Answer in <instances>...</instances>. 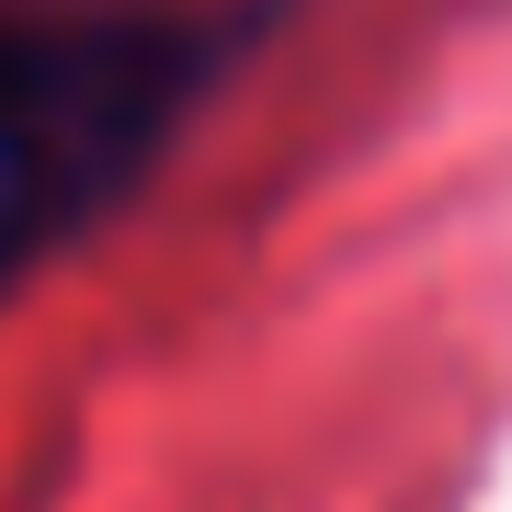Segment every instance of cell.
Returning <instances> with one entry per match:
<instances>
[{"instance_id": "6da1fadb", "label": "cell", "mask_w": 512, "mask_h": 512, "mask_svg": "<svg viewBox=\"0 0 512 512\" xmlns=\"http://www.w3.org/2000/svg\"><path fill=\"white\" fill-rule=\"evenodd\" d=\"M194 80L183 23H0V285L160 160Z\"/></svg>"}]
</instances>
